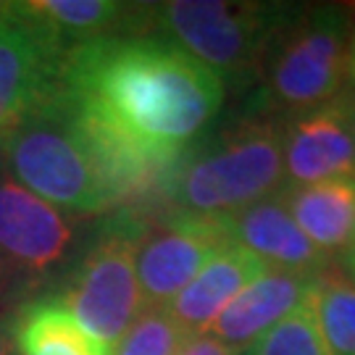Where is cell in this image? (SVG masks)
<instances>
[{"label":"cell","mask_w":355,"mask_h":355,"mask_svg":"<svg viewBox=\"0 0 355 355\" xmlns=\"http://www.w3.org/2000/svg\"><path fill=\"white\" fill-rule=\"evenodd\" d=\"M61 89L127 200L161 187L227 92L208 66L155 35L74 48Z\"/></svg>","instance_id":"6da1fadb"},{"label":"cell","mask_w":355,"mask_h":355,"mask_svg":"<svg viewBox=\"0 0 355 355\" xmlns=\"http://www.w3.org/2000/svg\"><path fill=\"white\" fill-rule=\"evenodd\" d=\"M0 164L19 184L69 216L108 214L127 203L64 89L0 137Z\"/></svg>","instance_id":"7a4b0ae2"},{"label":"cell","mask_w":355,"mask_h":355,"mask_svg":"<svg viewBox=\"0 0 355 355\" xmlns=\"http://www.w3.org/2000/svg\"><path fill=\"white\" fill-rule=\"evenodd\" d=\"M284 179V124L250 114L227 127L200 150H187L158 190L174 211L227 216L271 198Z\"/></svg>","instance_id":"3957f363"},{"label":"cell","mask_w":355,"mask_h":355,"mask_svg":"<svg viewBox=\"0 0 355 355\" xmlns=\"http://www.w3.org/2000/svg\"><path fill=\"white\" fill-rule=\"evenodd\" d=\"M297 6L242 0H171L150 6V35L174 42L227 85L261 79L271 40Z\"/></svg>","instance_id":"277c9868"},{"label":"cell","mask_w":355,"mask_h":355,"mask_svg":"<svg viewBox=\"0 0 355 355\" xmlns=\"http://www.w3.org/2000/svg\"><path fill=\"white\" fill-rule=\"evenodd\" d=\"M350 32L343 6H297L266 51L258 114L295 119L340 98Z\"/></svg>","instance_id":"5b68a950"},{"label":"cell","mask_w":355,"mask_h":355,"mask_svg":"<svg viewBox=\"0 0 355 355\" xmlns=\"http://www.w3.org/2000/svg\"><path fill=\"white\" fill-rule=\"evenodd\" d=\"M140 216L119 214L89 245L82 263L58 295L66 311L114 355L116 345L142 313L137 284V250L145 234Z\"/></svg>","instance_id":"8992f818"},{"label":"cell","mask_w":355,"mask_h":355,"mask_svg":"<svg viewBox=\"0 0 355 355\" xmlns=\"http://www.w3.org/2000/svg\"><path fill=\"white\" fill-rule=\"evenodd\" d=\"M74 237L71 216L19 184L0 164V305L42 287L61 268Z\"/></svg>","instance_id":"52a82bcc"},{"label":"cell","mask_w":355,"mask_h":355,"mask_svg":"<svg viewBox=\"0 0 355 355\" xmlns=\"http://www.w3.org/2000/svg\"><path fill=\"white\" fill-rule=\"evenodd\" d=\"M69 53L19 0L0 3V137L61 89Z\"/></svg>","instance_id":"ba28073f"},{"label":"cell","mask_w":355,"mask_h":355,"mask_svg":"<svg viewBox=\"0 0 355 355\" xmlns=\"http://www.w3.org/2000/svg\"><path fill=\"white\" fill-rule=\"evenodd\" d=\"M218 216L174 211L145 227L137 250V284L145 308H166L227 248Z\"/></svg>","instance_id":"9c48e42d"},{"label":"cell","mask_w":355,"mask_h":355,"mask_svg":"<svg viewBox=\"0 0 355 355\" xmlns=\"http://www.w3.org/2000/svg\"><path fill=\"white\" fill-rule=\"evenodd\" d=\"M284 174L292 187L355 179V142L345 92L284 127Z\"/></svg>","instance_id":"30bf717a"},{"label":"cell","mask_w":355,"mask_h":355,"mask_svg":"<svg viewBox=\"0 0 355 355\" xmlns=\"http://www.w3.org/2000/svg\"><path fill=\"white\" fill-rule=\"evenodd\" d=\"M229 245H240L261 258L268 268L316 277L329 266V255L321 253L292 221L282 198H263L234 214L218 216Z\"/></svg>","instance_id":"8fae6325"},{"label":"cell","mask_w":355,"mask_h":355,"mask_svg":"<svg viewBox=\"0 0 355 355\" xmlns=\"http://www.w3.org/2000/svg\"><path fill=\"white\" fill-rule=\"evenodd\" d=\"M24 11L51 29L69 51L108 37H148L153 3L116 0H21Z\"/></svg>","instance_id":"7c38bea8"},{"label":"cell","mask_w":355,"mask_h":355,"mask_svg":"<svg viewBox=\"0 0 355 355\" xmlns=\"http://www.w3.org/2000/svg\"><path fill=\"white\" fill-rule=\"evenodd\" d=\"M313 279L316 277L268 268L266 274H261L248 290H242L216 316L208 331L216 340L227 343L229 347L245 350L255 337H261L290 311L305 303V297L311 295V287H313Z\"/></svg>","instance_id":"4fadbf2b"},{"label":"cell","mask_w":355,"mask_h":355,"mask_svg":"<svg viewBox=\"0 0 355 355\" xmlns=\"http://www.w3.org/2000/svg\"><path fill=\"white\" fill-rule=\"evenodd\" d=\"M268 266L240 245H227L214 261L166 305L168 316L187 334H205L216 316Z\"/></svg>","instance_id":"5bb4252c"},{"label":"cell","mask_w":355,"mask_h":355,"mask_svg":"<svg viewBox=\"0 0 355 355\" xmlns=\"http://www.w3.org/2000/svg\"><path fill=\"white\" fill-rule=\"evenodd\" d=\"M282 203L321 253H347L355 245V179L287 187Z\"/></svg>","instance_id":"9a60e30c"},{"label":"cell","mask_w":355,"mask_h":355,"mask_svg":"<svg viewBox=\"0 0 355 355\" xmlns=\"http://www.w3.org/2000/svg\"><path fill=\"white\" fill-rule=\"evenodd\" d=\"M11 321L21 355H111L58 297L32 300Z\"/></svg>","instance_id":"2e32d148"},{"label":"cell","mask_w":355,"mask_h":355,"mask_svg":"<svg viewBox=\"0 0 355 355\" xmlns=\"http://www.w3.org/2000/svg\"><path fill=\"white\" fill-rule=\"evenodd\" d=\"M308 303L329 355H355V282L340 266L318 271Z\"/></svg>","instance_id":"e0dca14e"},{"label":"cell","mask_w":355,"mask_h":355,"mask_svg":"<svg viewBox=\"0 0 355 355\" xmlns=\"http://www.w3.org/2000/svg\"><path fill=\"white\" fill-rule=\"evenodd\" d=\"M245 355H329L308 297L271 329L255 337L245 347Z\"/></svg>","instance_id":"ac0fdd59"},{"label":"cell","mask_w":355,"mask_h":355,"mask_svg":"<svg viewBox=\"0 0 355 355\" xmlns=\"http://www.w3.org/2000/svg\"><path fill=\"white\" fill-rule=\"evenodd\" d=\"M187 337L166 308H145L116 345L114 355H177Z\"/></svg>","instance_id":"d6986e66"},{"label":"cell","mask_w":355,"mask_h":355,"mask_svg":"<svg viewBox=\"0 0 355 355\" xmlns=\"http://www.w3.org/2000/svg\"><path fill=\"white\" fill-rule=\"evenodd\" d=\"M240 350H234V347H229L227 343H221V340H216L214 334H192L184 340V345L179 347L177 355H237Z\"/></svg>","instance_id":"ffe728a7"},{"label":"cell","mask_w":355,"mask_h":355,"mask_svg":"<svg viewBox=\"0 0 355 355\" xmlns=\"http://www.w3.org/2000/svg\"><path fill=\"white\" fill-rule=\"evenodd\" d=\"M0 355H21L13 334V321L8 316H0Z\"/></svg>","instance_id":"44dd1931"},{"label":"cell","mask_w":355,"mask_h":355,"mask_svg":"<svg viewBox=\"0 0 355 355\" xmlns=\"http://www.w3.org/2000/svg\"><path fill=\"white\" fill-rule=\"evenodd\" d=\"M345 87L350 95H355V24L347 40V69H345Z\"/></svg>","instance_id":"7402d4cb"},{"label":"cell","mask_w":355,"mask_h":355,"mask_svg":"<svg viewBox=\"0 0 355 355\" xmlns=\"http://www.w3.org/2000/svg\"><path fill=\"white\" fill-rule=\"evenodd\" d=\"M345 98H347V108H350V124H353V142H355V95H350L345 89Z\"/></svg>","instance_id":"603a6c76"},{"label":"cell","mask_w":355,"mask_h":355,"mask_svg":"<svg viewBox=\"0 0 355 355\" xmlns=\"http://www.w3.org/2000/svg\"><path fill=\"white\" fill-rule=\"evenodd\" d=\"M347 271L353 274V282H355V245L347 250Z\"/></svg>","instance_id":"cb8c5ba5"}]
</instances>
